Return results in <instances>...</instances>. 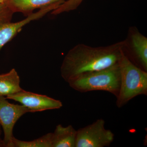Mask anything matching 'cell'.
Masks as SVG:
<instances>
[{
	"label": "cell",
	"instance_id": "8992f818",
	"mask_svg": "<svg viewBox=\"0 0 147 147\" xmlns=\"http://www.w3.org/2000/svg\"><path fill=\"white\" fill-rule=\"evenodd\" d=\"M124 53L139 67L147 71V38L135 27L129 29L127 37L123 40Z\"/></svg>",
	"mask_w": 147,
	"mask_h": 147
},
{
	"label": "cell",
	"instance_id": "2e32d148",
	"mask_svg": "<svg viewBox=\"0 0 147 147\" xmlns=\"http://www.w3.org/2000/svg\"><path fill=\"white\" fill-rule=\"evenodd\" d=\"M7 0H0V3L5 2Z\"/></svg>",
	"mask_w": 147,
	"mask_h": 147
},
{
	"label": "cell",
	"instance_id": "52a82bcc",
	"mask_svg": "<svg viewBox=\"0 0 147 147\" xmlns=\"http://www.w3.org/2000/svg\"><path fill=\"white\" fill-rule=\"evenodd\" d=\"M5 98L20 102L28 108L30 113L60 109L63 106L62 102L60 100L24 90L14 94L7 96Z\"/></svg>",
	"mask_w": 147,
	"mask_h": 147
},
{
	"label": "cell",
	"instance_id": "5bb4252c",
	"mask_svg": "<svg viewBox=\"0 0 147 147\" xmlns=\"http://www.w3.org/2000/svg\"><path fill=\"white\" fill-rule=\"evenodd\" d=\"M13 13L5 2L0 3V22L11 21Z\"/></svg>",
	"mask_w": 147,
	"mask_h": 147
},
{
	"label": "cell",
	"instance_id": "6da1fadb",
	"mask_svg": "<svg viewBox=\"0 0 147 147\" xmlns=\"http://www.w3.org/2000/svg\"><path fill=\"white\" fill-rule=\"evenodd\" d=\"M123 40L105 46L93 47L78 44L64 58L61 74L67 83L86 74L102 70L118 63L123 53Z\"/></svg>",
	"mask_w": 147,
	"mask_h": 147
},
{
	"label": "cell",
	"instance_id": "8fae6325",
	"mask_svg": "<svg viewBox=\"0 0 147 147\" xmlns=\"http://www.w3.org/2000/svg\"><path fill=\"white\" fill-rule=\"evenodd\" d=\"M20 79L14 68L7 73L0 74V96H7L21 91Z\"/></svg>",
	"mask_w": 147,
	"mask_h": 147
},
{
	"label": "cell",
	"instance_id": "5b68a950",
	"mask_svg": "<svg viewBox=\"0 0 147 147\" xmlns=\"http://www.w3.org/2000/svg\"><path fill=\"white\" fill-rule=\"evenodd\" d=\"M30 110L24 105L9 102L5 97L0 96V125L4 133L5 147H12L13 129L16 122Z\"/></svg>",
	"mask_w": 147,
	"mask_h": 147
},
{
	"label": "cell",
	"instance_id": "277c9868",
	"mask_svg": "<svg viewBox=\"0 0 147 147\" xmlns=\"http://www.w3.org/2000/svg\"><path fill=\"white\" fill-rule=\"evenodd\" d=\"M102 119L96 121L77 130L75 147H104L110 146L115 135L105 127Z\"/></svg>",
	"mask_w": 147,
	"mask_h": 147
},
{
	"label": "cell",
	"instance_id": "4fadbf2b",
	"mask_svg": "<svg viewBox=\"0 0 147 147\" xmlns=\"http://www.w3.org/2000/svg\"><path fill=\"white\" fill-rule=\"evenodd\" d=\"M84 0H67L57 8L51 11L53 15H58L65 12L75 10L80 5Z\"/></svg>",
	"mask_w": 147,
	"mask_h": 147
},
{
	"label": "cell",
	"instance_id": "3957f363",
	"mask_svg": "<svg viewBox=\"0 0 147 147\" xmlns=\"http://www.w3.org/2000/svg\"><path fill=\"white\" fill-rule=\"evenodd\" d=\"M119 62L108 68L86 74L68 83L72 89L81 92L104 91L118 96L121 84Z\"/></svg>",
	"mask_w": 147,
	"mask_h": 147
},
{
	"label": "cell",
	"instance_id": "30bf717a",
	"mask_svg": "<svg viewBox=\"0 0 147 147\" xmlns=\"http://www.w3.org/2000/svg\"><path fill=\"white\" fill-rule=\"evenodd\" d=\"M76 134L72 125H58L53 133L52 147H75Z\"/></svg>",
	"mask_w": 147,
	"mask_h": 147
},
{
	"label": "cell",
	"instance_id": "9a60e30c",
	"mask_svg": "<svg viewBox=\"0 0 147 147\" xmlns=\"http://www.w3.org/2000/svg\"><path fill=\"white\" fill-rule=\"evenodd\" d=\"M2 134V130H1V125H0V137H1V135ZM1 138V137H0Z\"/></svg>",
	"mask_w": 147,
	"mask_h": 147
},
{
	"label": "cell",
	"instance_id": "7a4b0ae2",
	"mask_svg": "<svg viewBox=\"0 0 147 147\" xmlns=\"http://www.w3.org/2000/svg\"><path fill=\"white\" fill-rule=\"evenodd\" d=\"M121 84L116 104L123 107L134 98L147 94V72L133 63L124 53L119 61Z\"/></svg>",
	"mask_w": 147,
	"mask_h": 147
},
{
	"label": "cell",
	"instance_id": "9c48e42d",
	"mask_svg": "<svg viewBox=\"0 0 147 147\" xmlns=\"http://www.w3.org/2000/svg\"><path fill=\"white\" fill-rule=\"evenodd\" d=\"M67 0H7L5 2L13 13L21 12L28 16L36 9L59 6Z\"/></svg>",
	"mask_w": 147,
	"mask_h": 147
},
{
	"label": "cell",
	"instance_id": "7c38bea8",
	"mask_svg": "<svg viewBox=\"0 0 147 147\" xmlns=\"http://www.w3.org/2000/svg\"><path fill=\"white\" fill-rule=\"evenodd\" d=\"M53 133L50 132L30 141H22L13 137L12 147H52Z\"/></svg>",
	"mask_w": 147,
	"mask_h": 147
},
{
	"label": "cell",
	"instance_id": "ba28073f",
	"mask_svg": "<svg viewBox=\"0 0 147 147\" xmlns=\"http://www.w3.org/2000/svg\"><path fill=\"white\" fill-rule=\"evenodd\" d=\"M58 7L57 6H53L40 9L27 16L24 20L15 23L11 21L0 22V50L16 36L25 26L32 21L42 18Z\"/></svg>",
	"mask_w": 147,
	"mask_h": 147
}]
</instances>
